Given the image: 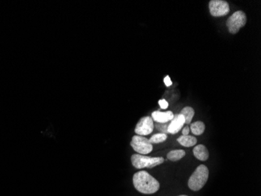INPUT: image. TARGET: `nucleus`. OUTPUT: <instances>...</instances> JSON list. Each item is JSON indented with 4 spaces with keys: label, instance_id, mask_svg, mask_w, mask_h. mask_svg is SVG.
<instances>
[{
    "label": "nucleus",
    "instance_id": "6ab92c4d",
    "mask_svg": "<svg viewBox=\"0 0 261 196\" xmlns=\"http://www.w3.org/2000/svg\"><path fill=\"white\" fill-rule=\"evenodd\" d=\"M189 131H190V129H189V126H185L184 127V129H182V134L183 135H189Z\"/></svg>",
    "mask_w": 261,
    "mask_h": 196
},
{
    "label": "nucleus",
    "instance_id": "f03ea898",
    "mask_svg": "<svg viewBox=\"0 0 261 196\" xmlns=\"http://www.w3.org/2000/svg\"><path fill=\"white\" fill-rule=\"evenodd\" d=\"M208 177L209 170L207 166L200 165L196 169V171L190 176L188 181L189 188L194 192L200 190L207 182Z\"/></svg>",
    "mask_w": 261,
    "mask_h": 196
},
{
    "label": "nucleus",
    "instance_id": "1a4fd4ad",
    "mask_svg": "<svg viewBox=\"0 0 261 196\" xmlns=\"http://www.w3.org/2000/svg\"><path fill=\"white\" fill-rule=\"evenodd\" d=\"M174 116V115L171 111L165 112L155 111L152 113V119L153 121L156 122L158 123H167L168 122L173 120Z\"/></svg>",
    "mask_w": 261,
    "mask_h": 196
},
{
    "label": "nucleus",
    "instance_id": "a211bd4d",
    "mask_svg": "<svg viewBox=\"0 0 261 196\" xmlns=\"http://www.w3.org/2000/svg\"><path fill=\"white\" fill-rule=\"evenodd\" d=\"M156 126L157 127V129H159V130H161V131L164 130V131L165 132V133H168V130H167V129H168V125H164V126H163V125H162V126H160L159 125H156Z\"/></svg>",
    "mask_w": 261,
    "mask_h": 196
},
{
    "label": "nucleus",
    "instance_id": "2eb2a0df",
    "mask_svg": "<svg viewBox=\"0 0 261 196\" xmlns=\"http://www.w3.org/2000/svg\"><path fill=\"white\" fill-rule=\"evenodd\" d=\"M168 138V135L165 133H156L152 137H150V143L152 144H159L164 142V141Z\"/></svg>",
    "mask_w": 261,
    "mask_h": 196
},
{
    "label": "nucleus",
    "instance_id": "20e7f679",
    "mask_svg": "<svg viewBox=\"0 0 261 196\" xmlns=\"http://www.w3.org/2000/svg\"><path fill=\"white\" fill-rule=\"evenodd\" d=\"M246 21V15L243 11H236L227 21L226 24L228 31L231 34L237 33L241 27L245 26Z\"/></svg>",
    "mask_w": 261,
    "mask_h": 196
},
{
    "label": "nucleus",
    "instance_id": "6e6552de",
    "mask_svg": "<svg viewBox=\"0 0 261 196\" xmlns=\"http://www.w3.org/2000/svg\"><path fill=\"white\" fill-rule=\"evenodd\" d=\"M185 124V118L181 114H177L174 116L173 120L171 121L169 125H168V133L171 134H175L181 130Z\"/></svg>",
    "mask_w": 261,
    "mask_h": 196
},
{
    "label": "nucleus",
    "instance_id": "0eeeda50",
    "mask_svg": "<svg viewBox=\"0 0 261 196\" xmlns=\"http://www.w3.org/2000/svg\"><path fill=\"white\" fill-rule=\"evenodd\" d=\"M154 122L151 116L142 117L138 123H137L134 132L137 135L144 136L149 135L153 131Z\"/></svg>",
    "mask_w": 261,
    "mask_h": 196
},
{
    "label": "nucleus",
    "instance_id": "ddd939ff",
    "mask_svg": "<svg viewBox=\"0 0 261 196\" xmlns=\"http://www.w3.org/2000/svg\"><path fill=\"white\" fill-rule=\"evenodd\" d=\"M180 114L185 118V124L189 125L191 123L193 116L195 115V111L192 107H185L183 109L181 110Z\"/></svg>",
    "mask_w": 261,
    "mask_h": 196
},
{
    "label": "nucleus",
    "instance_id": "aec40b11",
    "mask_svg": "<svg viewBox=\"0 0 261 196\" xmlns=\"http://www.w3.org/2000/svg\"></svg>",
    "mask_w": 261,
    "mask_h": 196
},
{
    "label": "nucleus",
    "instance_id": "4468645a",
    "mask_svg": "<svg viewBox=\"0 0 261 196\" xmlns=\"http://www.w3.org/2000/svg\"><path fill=\"white\" fill-rule=\"evenodd\" d=\"M185 155V151L184 150H173L168 153L167 158L172 162H176L184 158Z\"/></svg>",
    "mask_w": 261,
    "mask_h": 196
},
{
    "label": "nucleus",
    "instance_id": "423d86ee",
    "mask_svg": "<svg viewBox=\"0 0 261 196\" xmlns=\"http://www.w3.org/2000/svg\"><path fill=\"white\" fill-rule=\"evenodd\" d=\"M210 12L213 17H224L230 12V6L224 0H211L209 3Z\"/></svg>",
    "mask_w": 261,
    "mask_h": 196
},
{
    "label": "nucleus",
    "instance_id": "f8f14e48",
    "mask_svg": "<svg viewBox=\"0 0 261 196\" xmlns=\"http://www.w3.org/2000/svg\"><path fill=\"white\" fill-rule=\"evenodd\" d=\"M205 124L203 122L197 121L191 124L189 129H191L192 133L195 135L199 136L203 134L205 131Z\"/></svg>",
    "mask_w": 261,
    "mask_h": 196
},
{
    "label": "nucleus",
    "instance_id": "f257e3e1",
    "mask_svg": "<svg viewBox=\"0 0 261 196\" xmlns=\"http://www.w3.org/2000/svg\"><path fill=\"white\" fill-rule=\"evenodd\" d=\"M133 184L135 189L142 194H154L160 189V183L146 171H139L134 173Z\"/></svg>",
    "mask_w": 261,
    "mask_h": 196
},
{
    "label": "nucleus",
    "instance_id": "9d476101",
    "mask_svg": "<svg viewBox=\"0 0 261 196\" xmlns=\"http://www.w3.org/2000/svg\"><path fill=\"white\" fill-rule=\"evenodd\" d=\"M193 155L200 161H207L209 159L208 149L203 145L196 146L193 149Z\"/></svg>",
    "mask_w": 261,
    "mask_h": 196
},
{
    "label": "nucleus",
    "instance_id": "f3484780",
    "mask_svg": "<svg viewBox=\"0 0 261 196\" xmlns=\"http://www.w3.org/2000/svg\"><path fill=\"white\" fill-rule=\"evenodd\" d=\"M164 83H165L166 86H172V80H171V78H170V77L166 76L165 78H164Z\"/></svg>",
    "mask_w": 261,
    "mask_h": 196
},
{
    "label": "nucleus",
    "instance_id": "39448f33",
    "mask_svg": "<svg viewBox=\"0 0 261 196\" xmlns=\"http://www.w3.org/2000/svg\"><path fill=\"white\" fill-rule=\"evenodd\" d=\"M130 146L138 154L144 155L151 152L153 148L150 140L139 135H135L132 137L130 141Z\"/></svg>",
    "mask_w": 261,
    "mask_h": 196
},
{
    "label": "nucleus",
    "instance_id": "9b49d317",
    "mask_svg": "<svg viewBox=\"0 0 261 196\" xmlns=\"http://www.w3.org/2000/svg\"><path fill=\"white\" fill-rule=\"evenodd\" d=\"M177 142L184 147H193L196 145L197 139L195 137L190 135H182L177 138Z\"/></svg>",
    "mask_w": 261,
    "mask_h": 196
},
{
    "label": "nucleus",
    "instance_id": "7ed1b4c3",
    "mask_svg": "<svg viewBox=\"0 0 261 196\" xmlns=\"http://www.w3.org/2000/svg\"><path fill=\"white\" fill-rule=\"evenodd\" d=\"M131 163L136 169L153 168L164 163L162 157H149L140 154H134L130 158Z\"/></svg>",
    "mask_w": 261,
    "mask_h": 196
},
{
    "label": "nucleus",
    "instance_id": "dca6fc26",
    "mask_svg": "<svg viewBox=\"0 0 261 196\" xmlns=\"http://www.w3.org/2000/svg\"><path fill=\"white\" fill-rule=\"evenodd\" d=\"M159 104H160L161 109H166V108H168V102L167 101V100H164V99H162V100H159Z\"/></svg>",
    "mask_w": 261,
    "mask_h": 196
}]
</instances>
